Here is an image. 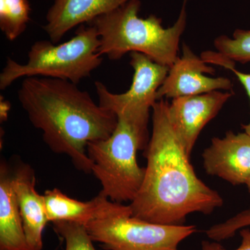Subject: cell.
<instances>
[{
  "instance_id": "cell-1",
  "label": "cell",
  "mask_w": 250,
  "mask_h": 250,
  "mask_svg": "<svg viewBox=\"0 0 250 250\" xmlns=\"http://www.w3.org/2000/svg\"><path fill=\"white\" fill-rule=\"evenodd\" d=\"M168 103L152 107V134L145 156L144 179L129 205L133 216L161 225H184L188 215H208L223 205V199L197 177L185 148L167 116Z\"/></svg>"
},
{
  "instance_id": "cell-2",
  "label": "cell",
  "mask_w": 250,
  "mask_h": 250,
  "mask_svg": "<svg viewBox=\"0 0 250 250\" xmlns=\"http://www.w3.org/2000/svg\"><path fill=\"white\" fill-rule=\"evenodd\" d=\"M18 96L49 149L69 156L79 170L92 172L87 146L111 136L118 123L116 113L95 103L77 84L59 79L24 78Z\"/></svg>"
},
{
  "instance_id": "cell-3",
  "label": "cell",
  "mask_w": 250,
  "mask_h": 250,
  "mask_svg": "<svg viewBox=\"0 0 250 250\" xmlns=\"http://www.w3.org/2000/svg\"><path fill=\"white\" fill-rule=\"evenodd\" d=\"M152 109L126 106L117 110L118 123L111 136L87 146L92 173L102 185L100 192L111 201L131 202L141 188L146 167L138 164L137 153L146 149L150 139L148 124Z\"/></svg>"
},
{
  "instance_id": "cell-4",
  "label": "cell",
  "mask_w": 250,
  "mask_h": 250,
  "mask_svg": "<svg viewBox=\"0 0 250 250\" xmlns=\"http://www.w3.org/2000/svg\"><path fill=\"white\" fill-rule=\"evenodd\" d=\"M182 9L173 25L163 27L162 20L155 15L139 17L141 0H130L119 8L95 18L93 25L100 37V54L112 61L128 52H139L161 65L170 67L178 59L179 42L187 24V5Z\"/></svg>"
},
{
  "instance_id": "cell-5",
  "label": "cell",
  "mask_w": 250,
  "mask_h": 250,
  "mask_svg": "<svg viewBox=\"0 0 250 250\" xmlns=\"http://www.w3.org/2000/svg\"><path fill=\"white\" fill-rule=\"evenodd\" d=\"M100 46L98 31L90 24L80 26L75 36L62 44L37 41L31 46L25 64L8 57L0 74V89H6L22 77H47L78 84L103 62Z\"/></svg>"
},
{
  "instance_id": "cell-6",
  "label": "cell",
  "mask_w": 250,
  "mask_h": 250,
  "mask_svg": "<svg viewBox=\"0 0 250 250\" xmlns=\"http://www.w3.org/2000/svg\"><path fill=\"white\" fill-rule=\"evenodd\" d=\"M85 227L105 250H180L179 245L197 231L195 225H161L136 218L129 205Z\"/></svg>"
},
{
  "instance_id": "cell-7",
  "label": "cell",
  "mask_w": 250,
  "mask_h": 250,
  "mask_svg": "<svg viewBox=\"0 0 250 250\" xmlns=\"http://www.w3.org/2000/svg\"><path fill=\"white\" fill-rule=\"evenodd\" d=\"M130 65L134 69L132 83L124 93H112L100 82L95 83L99 104L114 113L126 106L152 108L158 101L156 93L164 83L170 67L161 65L139 52L130 53Z\"/></svg>"
},
{
  "instance_id": "cell-8",
  "label": "cell",
  "mask_w": 250,
  "mask_h": 250,
  "mask_svg": "<svg viewBox=\"0 0 250 250\" xmlns=\"http://www.w3.org/2000/svg\"><path fill=\"white\" fill-rule=\"evenodd\" d=\"M182 57H178L170 67L168 74L156 93L157 100L201 95L232 88L231 80L226 77H210L215 70L186 44L182 47Z\"/></svg>"
},
{
  "instance_id": "cell-9",
  "label": "cell",
  "mask_w": 250,
  "mask_h": 250,
  "mask_svg": "<svg viewBox=\"0 0 250 250\" xmlns=\"http://www.w3.org/2000/svg\"><path fill=\"white\" fill-rule=\"evenodd\" d=\"M232 95L231 92L217 90L172 99L168 103L169 121L190 157L202 129Z\"/></svg>"
},
{
  "instance_id": "cell-10",
  "label": "cell",
  "mask_w": 250,
  "mask_h": 250,
  "mask_svg": "<svg viewBox=\"0 0 250 250\" xmlns=\"http://www.w3.org/2000/svg\"><path fill=\"white\" fill-rule=\"evenodd\" d=\"M204 169L233 186L246 184L250 177V136L229 131L215 137L202 153Z\"/></svg>"
},
{
  "instance_id": "cell-11",
  "label": "cell",
  "mask_w": 250,
  "mask_h": 250,
  "mask_svg": "<svg viewBox=\"0 0 250 250\" xmlns=\"http://www.w3.org/2000/svg\"><path fill=\"white\" fill-rule=\"evenodd\" d=\"M35 172L30 166L21 163L13 171V187L22 217L29 250H42V234L46 224L43 195L36 189Z\"/></svg>"
},
{
  "instance_id": "cell-12",
  "label": "cell",
  "mask_w": 250,
  "mask_h": 250,
  "mask_svg": "<svg viewBox=\"0 0 250 250\" xmlns=\"http://www.w3.org/2000/svg\"><path fill=\"white\" fill-rule=\"evenodd\" d=\"M130 0H54L46 14L44 30L57 43L74 27L109 14Z\"/></svg>"
},
{
  "instance_id": "cell-13",
  "label": "cell",
  "mask_w": 250,
  "mask_h": 250,
  "mask_svg": "<svg viewBox=\"0 0 250 250\" xmlns=\"http://www.w3.org/2000/svg\"><path fill=\"white\" fill-rule=\"evenodd\" d=\"M43 199L49 223L68 221L85 225L113 214L124 206L111 201L100 192L90 201L82 202L67 196L58 188H54L46 190Z\"/></svg>"
},
{
  "instance_id": "cell-14",
  "label": "cell",
  "mask_w": 250,
  "mask_h": 250,
  "mask_svg": "<svg viewBox=\"0 0 250 250\" xmlns=\"http://www.w3.org/2000/svg\"><path fill=\"white\" fill-rule=\"evenodd\" d=\"M0 250H29L13 187V171L5 161L0 164Z\"/></svg>"
},
{
  "instance_id": "cell-15",
  "label": "cell",
  "mask_w": 250,
  "mask_h": 250,
  "mask_svg": "<svg viewBox=\"0 0 250 250\" xmlns=\"http://www.w3.org/2000/svg\"><path fill=\"white\" fill-rule=\"evenodd\" d=\"M217 52H205L202 58L207 63L216 64L229 68L236 62H250V30L236 29L232 37L220 36L214 40Z\"/></svg>"
},
{
  "instance_id": "cell-16",
  "label": "cell",
  "mask_w": 250,
  "mask_h": 250,
  "mask_svg": "<svg viewBox=\"0 0 250 250\" xmlns=\"http://www.w3.org/2000/svg\"><path fill=\"white\" fill-rule=\"evenodd\" d=\"M29 0H0V29L10 41L22 35L30 21Z\"/></svg>"
},
{
  "instance_id": "cell-17",
  "label": "cell",
  "mask_w": 250,
  "mask_h": 250,
  "mask_svg": "<svg viewBox=\"0 0 250 250\" xmlns=\"http://www.w3.org/2000/svg\"><path fill=\"white\" fill-rule=\"evenodd\" d=\"M54 231L65 242V250H96L85 225L68 221L52 223Z\"/></svg>"
},
{
  "instance_id": "cell-18",
  "label": "cell",
  "mask_w": 250,
  "mask_h": 250,
  "mask_svg": "<svg viewBox=\"0 0 250 250\" xmlns=\"http://www.w3.org/2000/svg\"><path fill=\"white\" fill-rule=\"evenodd\" d=\"M246 228H250V208L242 210L225 221L210 227L205 233L209 239L220 243L232 238L237 231Z\"/></svg>"
},
{
  "instance_id": "cell-19",
  "label": "cell",
  "mask_w": 250,
  "mask_h": 250,
  "mask_svg": "<svg viewBox=\"0 0 250 250\" xmlns=\"http://www.w3.org/2000/svg\"><path fill=\"white\" fill-rule=\"evenodd\" d=\"M241 243L239 247L234 250H250V229L243 228L239 231ZM202 250H226L219 242L204 241L202 243Z\"/></svg>"
},
{
  "instance_id": "cell-20",
  "label": "cell",
  "mask_w": 250,
  "mask_h": 250,
  "mask_svg": "<svg viewBox=\"0 0 250 250\" xmlns=\"http://www.w3.org/2000/svg\"><path fill=\"white\" fill-rule=\"evenodd\" d=\"M228 69L232 71L237 78L238 79V80L241 82L242 85L244 86L245 89L246 90L250 100V74L243 73V72L238 71L236 69H235L234 67H230ZM243 129L245 130V132L250 136V121L248 125H243Z\"/></svg>"
},
{
  "instance_id": "cell-21",
  "label": "cell",
  "mask_w": 250,
  "mask_h": 250,
  "mask_svg": "<svg viewBox=\"0 0 250 250\" xmlns=\"http://www.w3.org/2000/svg\"><path fill=\"white\" fill-rule=\"evenodd\" d=\"M10 104L8 102L5 101L4 100H1V120L7 118L8 113L9 111Z\"/></svg>"
},
{
  "instance_id": "cell-22",
  "label": "cell",
  "mask_w": 250,
  "mask_h": 250,
  "mask_svg": "<svg viewBox=\"0 0 250 250\" xmlns=\"http://www.w3.org/2000/svg\"><path fill=\"white\" fill-rule=\"evenodd\" d=\"M246 185L247 186V188H248V192H249L250 195V177L249 179H248V182H247Z\"/></svg>"
}]
</instances>
